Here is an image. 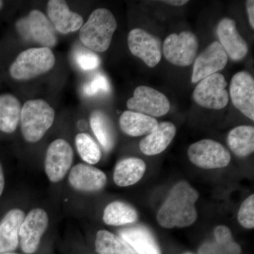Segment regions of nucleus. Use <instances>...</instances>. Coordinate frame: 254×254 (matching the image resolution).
Wrapping results in <instances>:
<instances>
[{
	"instance_id": "nucleus-30",
	"label": "nucleus",
	"mask_w": 254,
	"mask_h": 254,
	"mask_svg": "<svg viewBox=\"0 0 254 254\" xmlns=\"http://www.w3.org/2000/svg\"><path fill=\"white\" fill-rule=\"evenodd\" d=\"M110 84L109 80L103 73L95 74L83 87V94L88 97L109 93Z\"/></svg>"
},
{
	"instance_id": "nucleus-26",
	"label": "nucleus",
	"mask_w": 254,
	"mask_h": 254,
	"mask_svg": "<svg viewBox=\"0 0 254 254\" xmlns=\"http://www.w3.org/2000/svg\"><path fill=\"white\" fill-rule=\"evenodd\" d=\"M138 213L133 207L122 201H114L107 205L103 213V221L108 225L120 226L133 223Z\"/></svg>"
},
{
	"instance_id": "nucleus-19",
	"label": "nucleus",
	"mask_w": 254,
	"mask_h": 254,
	"mask_svg": "<svg viewBox=\"0 0 254 254\" xmlns=\"http://www.w3.org/2000/svg\"><path fill=\"white\" fill-rule=\"evenodd\" d=\"M176 133L177 128L173 123L163 122L159 124L156 129L140 142V150L148 156L160 154L171 143Z\"/></svg>"
},
{
	"instance_id": "nucleus-6",
	"label": "nucleus",
	"mask_w": 254,
	"mask_h": 254,
	"mask_svg": "<svg viewBox=\"0 0 254 254\" xmlns=\"http://www.w3.org/2000/svg\"><path fill=\"white\" fill-rule=\"evenodd\" d=\"M198 49L197 37L190 31L172 33L163 43L164 56L169 63L178 66H188L194 61Z\"/></svg>"
},
{
	"instance_id": "nucleus-16",
	"label": "nucleus",
	"mask_w": 254,
	"mask_h": 254,
	"mask_svg": "<svg viewBox=\"0 0 254 254\" xmlns=\"http://www.w3.org/2000/svg\"><path fill=\"white\" fill-rule=\"evenodd\" d=\"M47 13L55 31L61 34H68L80 30L83 18L78 13L71 11L66 1L50 0L47 4Z\"/></svg>"
},
{
	"instance_id": "nucleus-21",
	"label": "nucleus",
	"mask_w": 254,
	"mask_h": 254,
	"mask_svg": "<svg viewBox=\"0 0 254 254\" xmlns=\"http://www.w3.org/2000/svg\"><path fill=\"white\" fill-rule=\"evenodd\" d=\"M159 125L156 119L144 114L127 110L120 118L122 131L128 136H141L150 134Z\"/></svg>"
},
{
	"instance_id": "nucleus-15",
	"label": "nucleus",
	"mask_w": 254,
	"mask_h": 254,
	"mask_svg": "<svg viewBox=\"0 0 254 254\" xmlns=\"http://www.w3.org/2000/svg\"><path fill=\"white\" fill-rule=\"evenodd\" d=\"M217 36L227 56L233 61H240L248 53V45L237 28L235 20L222 18L217 26Z\"/></svg>"
},
{
	"instance_id": "nucleus-35",
	"label": "nucleus",
	"mask_w": 254,
	"mask_h": 254,
	"mask_svg": "<svg viewBox=\"0 0 254 254\" xmlns=\"http://www.w3.org/2000/svg\"><path fill=\"white\" fill-rule=\"evenodd\" d=\"M162 2L165 3L167 4L172 5V6H180L182 5L186 4L189 2V1H185V0H168V1H162Z\"/></svg>"
},
{
	"instance_id": "nucleus-25",
	"label": "nucleus",
	"mask_w": 254,
	"mask_h": 254,
	"mask_svg": "<svg viewBox=\"0 0 254 254\" xmlns=\"http://www.w3.org/2000/svg\"><path fill=\"white\" fill-rule=\"evenodd\" d=\"M227 144L240 158H246L254 151V128L252 126L235 127L229 133Z\"/></svg>"
},
{
	"instance_id": "nucleus-5",
	"label": "nucleus",
	"mask_w": 254,
	"mask_h": 254,
	"mask_svg": "<svg viewBox=\"0 0 254 254\" xmlns=\"http://www.w3.org/2000/svg\"><path fill=\"white\" fill-rule=\"evenodd\" d=\"M16 29L24 39L51 49L58 44L57 31L44 13L38 9L30 11L27 17L18 20Z\"/></svg>"
},
{
	"instance_id": "nucleus-20",
	"label": "nucleus",
	"mask_w": 254,
	"mask_h": 254,
	"mask_svg": "<svg viewBox=\"0 0 254 254\" xmlns=\"http://www.w3.org/2000/svg\"><path fill=\"white\" fill-rule=\"evenodd\" d=\"M120 235L136 254H162L153 234L145 227H127L120 231Z\"/></svg>"
},
{
	"instance_id": "nucleus-13",
	"label": "nucleus",
	"mask_w": 254,
	"mask_h": 254,
	"mask_svg": "<svg viewBox=\"0 0 254 254\" xmlns=\"http://www.w3.org/2000/svg\"><path fill=\"white\" fill-rule=\"evenodd\" d=\"M228 56L220 43L213 42L195 60L191 82H199L210 75L218 73L226 66Z\"/></svg>"
},
{
	"instance_id": "nucleus-18",
	"label": "nucleus",
	"mask_w": 254,
	"mask_h": 254,
	"mask_svg": "<svg viewBox=\"0 0 254 254\" xmlns=\"http://www.w3.org/2000/svg\"><path fill=\"white\" fill-rule=\"evenodd\" d=\"M24 218V212L14 208L9 210L0 222V254L16 250L19 243L20 227Z\"/></svg>"
},
{
	"instance_id": "nucleus-34",
	"label": "nucleus",
	"mask_w": 254,
	"mask_h": 254,
	"mask_svg": "<svg viewBox=\"0 0 254 254\" xmlns=\"http://www.w3.org/2000/svg\"><path fill=\"white\" fill-rule=\"evenodd\" d=\"M247 5V13H248L249 20L251 27L252 29L254 28V1L253 0H248L246 3Z\"/></svg>"
},
{
	"instance_id": "nucleus-17",
	"label": "nucleus",
	"mask_w": 254,
	"mask_h": 254,
	"mask_svg": "<svg viewBox=\"0 0 254 254\" xmlns=\"http://www.w3.org/2000/svg\"><path fill=\"white\" fill-rule=\"evenodd\" d=\"M68 182L73 189L80 191L95 192L105 186L107 177L99 169L79 163L70 171Z\"/></svg>"
},
{
	"instance_id": "nucleus-23",
	"label": "nucleus",
	"mask_w": 254,
	"mask_h": 254,
	"mask_svg": "<svg viewBox=\"0 0 254 254\" xmlns=\"http://www.w3.org/2000/svg\"><path fill=\"white\" fill-rule=\"evenodd\" d=\"M21 103L14 95H0V131L11 133L16 131L20 122Z\"/></svg>"
},
{
	"instance_id": "nucleus-11",
	"label": "nucleus",
	"mask_w": 254,
	"mask_h": 254,
	"mask_svg": "<svg viewBox=\"0 0 254 254\" xmlns=\"http://www.w3.org/2000/svg\"><path fill=\"white\" fill-rule=\"evenodd\" d=\"M48 215L42 208H34L28 213L20 227L18 239L21 250L26 254L35 253L43 234L48 226Z\"/></svg>"
},
{
	"instance_id": "nucleus-31",
	"label": "nucleus",
	"mask_w": 254,
	"mask_h": 254,
	"mask_svg": "<svg viewBox=\"0 0 254 254\" xmlns=\"http://www.w3.org/2000/svg\"><path fill=\"white\" fill-rule=\"evenodd\" d=\"M75 63L83 71H91L99 66L100 59L98 55L89 49H77L74 53Z\"/></svg>"
},
{
	"instance_id": "nucleus-2",
	"label": "nucleus",
	"mask_w": 254,
	"mask_h": 254,
	"mask_svg": "<svg viewBox=\"0 0 254 254\" xmlns=\"http://www.w3.org/2000/svg\"><path fill=\"white\" fill-rule=\"evenodd\" d=\"M117 28L118 23L113 13L105 8H98L80 28V41L94 53H104L109 49Z\"/></svg>"
},
{
	"instance_id": "nucleus-37",
	"label": "nucleus",
	"mask_w": 254,
	"mask_h": 254,
	"mask_svg": "<svg viewBox=\"0 0 254 254\" xmlns=\"http://www.w3.org/2000/svg\"><path fill=\"white\" fill-rule=\"evenodd\" d=\"M3 4H4V3H3V1H0V9H1V8H2Z\"/></svg>"
},
{
	"instance_id": "nucleus-36",
	"label": "nucleus",
	"mask_w": 254,
	"mask_h": 254,
	"mask_svg": "<svg viewBox=\"0 0 254 254\" xmlns=\"http://www.w3.org/2000/svg\"><path fill=\"white\" fill-rule=\"evenodd\" d=\"M5 185L4 172H3L2 167L0 163V196L2 194L4 190Z\"/></svg>"
},
{
	"instance_id": "nucleus-3",
	"label": "nucleus",
	"mask_w": 254,
	"mask_h": 254,
	"mask_svg": "<svg viewBox=\"0 0 254 254\" xmlns=\"http://www.w3.org/2000/svg\"><path fill=\"white\" fill-rule=\"evenodd\" d=\"M55 118V110L44 100H29L21 108V133L24 139L36 143L43 138L53 126Z\"/></svg>"
},
{
	"instance_id": "nucleus-9",
	"label": "nucleus",
	"mask_w": 254,
	"mask_h": 254,
	"mask_svg": "<svg viewBox=\"0 0 254 254\" xmlns=\"http://www.w3.org/2000/svg\"><path fill=\"white\" fill-rule=\"evenodd\" d=\"M127 106L131 111L154 118L164 116L170 109V101L163 93L145 86L137 87L133 96L127 101Z\"/></svg>"
},
{
	"instance_id": "nucleus-27",
	"label": "nucleus",
	"mask_w": 254,
	"mask_h": 254,
	"mask_svg": "<svg viewBox=\"0 0 254 254\" xmlns=\"http://www.w3.org/2000/svg\"><path fill=\"white\" fill-rule=\"evenodd\" d=\"M95 245L99 254H136L123 238L107 230L98 232Z\"/></svg>"
},
{
	"instance_id": "nucleus-39",
	"label": "nucleus",
	"mask_w": 254,
	"mask_h": 254,
	"mask_svg": "<svg viewBox=\"0 0 254 254\" xmlns=\"http://www.w3.org/2000/svg\"><path fill=\"white\" fill-rule=\"evenodd\" d=\"M193 254L190 253V252H186V253H183V254Z\"/></svg>"
},
{
	"instance_id": "nucleus-12",
	"label": "nucleus",
	"mask_w": 254,
	"mask_h": 254,
	"mask_svg": "<svg viewBox=\"0 0 254 254\" xmlns=\"http://www.w3.org/2000/svg\"><path fill=\"white\" fill-rule=\"evenodd\" d=\"M128 46L131 54L139 58L149 67H155L162 58L161 43L157 37L141 28L128 33Z\"/></svg>"
},
{
	"instance_id": "nucleus-8",
	"label": "nucleus",
	"mask_w": 254,
	"mask_h": 254,
	"mask_svg": "<svg viewBox=\"0 0 254 254\" xmlns=\"http://www.w3.org/2000/svg\"><path fill=\"white\" fill-rule=\"evenodd\" d=\"M227 83L225 76L216 73L201 80L193 91V100L199 106L213 110H221L229 102Z\"/></svg>"
},
{
	"instance_id": "nucleus-7",
	"label": "nucleus",
	"mask_w": 254,
	"mask_h": 254,
	"mask_svg": "<svg viewBox=\"0 0 254 254\" xmlns=\"http://www.w3.org/2000/svg\"><path fill=\"white\" fill-rule=\"evenodd\" d=\"M188 157L193 165L207 170L225 168L231 160L229 150L211 139L200 140L190 145Z\"/></svg>"
},
{
	"instance_id": "nucleus-24",
	"label": "nucleus",
	"mask_w": 254,
	"mask_h": 254,
	"mask_svg": "<svg viewBox=\"0 0 254 254\" xmlns=\"http://www.w3.org/2000/svg\"><path fill=\"white\" fill-rule=\"evenodd\" d=\"M92 131L105 151L113 149L115 143V132L108 115L100 110H95L90 115Z\"/></svg>"
},
{
	"instance_id": "nucleus-1",
	"label": "nucleus",
	"mask_w": 254,
	"mask_h": 254,
	"mask_svg": "<svg viewBox=\"0 0 254 254\" xmlns=\"http://www.w3.org/2000/svg\"><path fill=\"white\" fill-rule=\"evenodd\" d=\"M199 193L188 182L181 181L170 190L159 209L157 220L162 227L171 229L193 225L197 219L195 203Z\"/></svg>"
},
{
	"instance_id": "nucleus-38",
	"label": "nucleus",
	"mask_w": 254,
	"mask_h": 254,
	"mask_svg": "<svg viewBox=\"0 0 254 254\" xmlns=\"http://www.w3.org/2000/svg\"><path fill=\"white\" fill-rule=\"evenodd\" d=\"M18 254L14 253V252H9V253H4V254Z\"/></svg>"
},
{
	"instance_id": "nucleus-29",
	"label": "nucleus",
	"mask_w": 254,
	"mask_h": 254,
	"mask_svg": "<svg viewBox=\"0 0 254 254\" xmlns=\"http://www.w3.org/2000/svg\"><path fill=\"white\" fill-rule=\"evenodd\" d=\"M215 242L227 254H241L242 249L237 242H235L232 237L231 230L225 225H219L214 230Z\"/></svg>"
},
{
	"instance_id": "nucleus-4",
	"label": "nucleus",
	"mask_w": 254,
	"mask_h": 254,
	"mask_svg": "<svg viewBox=\"0 0 254 254\" xmlns=\"http://www.w3.org/2000/svg\"><path fill=\"white\" fill-rule=\"evenodd\" d=\"M55 62L54 53L50 48H29L20 53L11 64L10 75L17 81H28L49 72Z\"/></svg>"
},
{
	"instance_id": "nucleus-14",
	"label": "nucleus",
	"mask_w": 254,
	"mask_h": 254,
	"mask_svg": "<svg viewBox=\"0 0 254 254\" xmlns=\"http://www.w3.org/2000/svg\"><path fill=\"white\" fill-rule=\"evenodd\" d=\"M232 104L241 113L254 120V80L246 71L234 75L230 86Z\"/></svg>"
},
{
	"instance_id": "nucleus-10",
	"label": "nucleus",
	"mask_w": 254,
	"mask_h": 254,
	"mask_svg": "<svg viewBox=\"0 0 254 254\" xmlns=\"http://www.w3.org/2000/svg\"><path fill=\"white\" fill-rule=\"evenodd\" d=\"M73 160V148L67 141L58 138L52 142L45 159V170L50 181H62L71 168Z\"/></svg>"
},
{
	"instance_id": "nucleus-33",
	"label": "nucleus",
	"mask_w": 254,
	"mask_h": 254,
	"mask_svg": "<svg viewBox=\"0 0 254 254\" xmlns=\"http://www.w3.org/2000/svg\"><path fill=\"white\" fill-rule=\"evenodd\" d=\"M198 254H227L215 242H205L198 249Z\"/></svg>"
},
{
	"instance_id": "nucleus-28",
	"label": "nucleus",
	"mask_w": 254,
	"mask_h": 254,
	"mask_svg": "<svg viewBox=\"0 0 254 254\" xmlns=\"http://www.w3.org/2000/svg\"><path fill=\"white\" fill-rule=\"evenodd\" d=\"M76 149L82 160L90 165H95L102 157L101 150L91 135L80 133L75 138Z\"/></svg>"
},
{
	"instance_id": "nucleus-32",
	"label": "nucleus",
	"mask_w": 254,
	"mask_h": 254,
	"mask_svg": "<svg viewBox=\"0 0 254 254\" xmlns=\"http://www.w3.org/2000/svg\"><path fill=\"white\" fill-rule=\"evenodd\" d=\"M238 221L247 229L254 227V195H250L242 203L238 213Z\"/></svg>"
},
{
	"instance_id": "nucleus-22",
	"label": "nucleus",
	"mask_w": 254,
	"mask_h": 254,
	"mask_svg": "<svg viewBox=\"0 0 254 254\" xmlns=\"http://www.w3.org/2000/svg\"><path fill=\"white\" fill-rule=\"evenodd\" d=\"M146 170L143 160L137 158H128L122 160L114 170V182L119 187H125L135 185L141 180Z\"/></svg>"
}]
</instances>
